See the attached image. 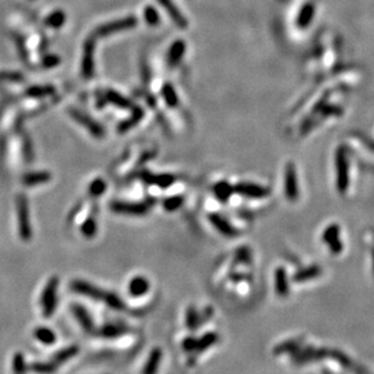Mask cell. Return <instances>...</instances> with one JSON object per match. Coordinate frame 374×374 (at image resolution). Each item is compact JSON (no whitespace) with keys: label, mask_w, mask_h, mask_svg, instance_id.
Masks as SVG:
<instances>
[{"label":"cell","mask_w":374,"mask_h":374,"mask_svg":"<svg viewBox=\"0 0 374 374\" xmlns=\"http://www.w3.org/2000/svg\"><path fill=\"white\" fill-rule=\"evenodd\" d=\"M129 331V327H127L125 324L122 323H106L103 324L101 328L97 329L96 334L101 338L105 339H114L118 337L123 336V334L128 333Z\"/></svg>","instance_id":"13"},{"label":"cell","mask_w":374,"mask_h":374,"mask_svg":"<svg viewBox=\"0 0 374 374\" xmlns=\"http://www.w3.org/2000/svg\"><path fill=\"white\" fill-rule=\"evenodd\" d=\"M321 275V267L317 266V265H312V266L306 267V269L301 270L298 274H295L294 280L295 282H302V280H312L316 279Z\"/></svg>","instance_id":"30"},{"label":"cell","mask_w":374,"mask_h":374,"mask_svg":"<svg viewBox=\"0 0 374 374\" xmlns=\"http://www.w3.org/2000/svg\"><path fill=\"white\" fill-rule=\"evenodd\" d=\"M339 233H340V228L336 224L328 226L323 232V241L334 254H339L343 250V242L339 238Z\"/></svg>","instance_id":"11"},{"label":"cell","mask_w":374,"mask_h":374,"mask_svg":"<svg viewBox=\"0 0 374 374\" xmlns=\"http://www.w3.org/2000/svg\"><path fill=\"white\" fill-rule=\"evenodd\" d=\"M0 80H6V82H22V75L16 72H1L0 73Z\"/></svg>","instance_id":"44"},{"label":"cell","mask_w":374,"mask_h":374,"mask_svg":"<svg viewBox=\"0 0 374 374\" xmlns=\"http://www.w3.org/2000/svg\"><path fill=\"white\" fill-rule=\"evenodd\" d=\"M136 19L132 16L125 17L123 19H118V21L111 22V23H105L102 26L97 27L95 31V36L97 37H105V36H111L113 33H117V32L125 31V29L132 28V27L136 26Z\"/></svg>","instance_id":"6"},{"label":"cell","mask_w":374,"mask_h":374,"mask_svg":"<svg viewBox=\"0 0 374 374\" xmlns=\"http://www.w3.org/2000/svg\"><path fill=\"white\" fill-rule=\"evenodd\" d=\"M144 17L146 19V22L151 26H156L159 22V15L156 11V9L152 6H147L144 11Z\"/></svg>","instance_id":"40"},{"label":"cell","mask_w":374,"mask_h":374,"mask_svg":"<svg viewBox=\"0 0 374 374\" xmlns=\"http://www.w3.org/2000/svg\"><path fill=\"white\" fill-rule=\"evenodd\" d=\"M17 211V227H19V238L29 241L32 238V225L29 220V206L24 194H19L16 199Z\"/></svg>","instance_id":"1"},{"label":"cell","mask_w":374,"mask_h":374,"mask_svg":"<svg viewBox=\"0 0 374 374\" xmlns=\"http://www.w3.org/2000/svg\"><path fill=\"white\" fill-rule=\"evenodd\" d=\"M60 63V58L57 56H46L43 60V66L46 68L54 67V66L58 65Z\"/></svg>","instance_id":"47"},{"label":"cell","mask_w":374,"mask_h":374,"mask_svg":"<svg viewBox=\"0 0 374 374\" xmlns=\"http://www.w3.org/2000/svg\"><path fill=\"white\" fill-rule=\"evenodd\" d=\"M53 87H33L31 89L27 90V95L31 97H43V96H48L54 94Z\"/></svg>","instance_id":"37"},{"label":"cell","mask_w":374,"mask_h":374,"mask_svg":"<svg viewBox=\"0 0 374 374\" xmlns=\"http://www.w3.org/2000/svg\"><path fill=\"white\" fill-rule=\"evenodd\" d=\"M57 367L58 366L54 361H49V362L39 361V362L32 363L29 366V370L36 374H54L57 371Z\"/></svg>","instance_id":"25"},{"label":"cell","mask_w":374,"mask_h":374,"mask_svg":"<svg viewBox=\"0 0 374 374\" xmlns=\"http://www.w3.org/2000/svg\"><path fill=\"white\" fill-rule=\"evenodd\" d=\"M162 95H163L164 101H166L170 107H175V106L179 105L178 94H176L174 88L171 87L170 84L164 85L163 90H162Z\"/></svg>","instance_id":"35"},{"label":"cell","mask_w":374,"mask_h":374,"mask_svg":"<svg viewBox=\"0 0 374 374\" xmlns=\"http://www.w3.org/2000/svg\"><path fill=\"white\" fill-rule=\"evenodd\" d=\"M145 180L150 184H153V185H157L159 187H169L171 184L175 181V178L173 175H149L147 174V178H145Z\"/></svg>","instance_id":"31"},{"label":"cell","mask_w":374,"mask_h":374,"mask_svg":"<svg viewBox=\"0 0 374 374\" xmlns=\"http://www.w3.org/2000/svg\"><path fill=\"white\" fill-rule=\"evenodd\" d=\"M106 189V183L102 180V179H96V180H94L92 183V185H90V194H93V196L97 197L100 196V194H102L103 192H105Z\"/></svg>","instance_id":"42"},{"label":"cell","mask_w":374,"mask_h":374,"mask_svg":"<svg viewBox=\"0 0 374 374\" xmlns=\"http://www.w3.org/2000/svg\"><path fill=\"white\" fill-rule=\"evenodd\" d=\"M185 324L187 329L191 332L196 331L201 327L199 323V312L197 311V309L194 306H188L186 310V316H185Z\"/></svg>","instance_id":"28"},{"label":"cell","mask_w":374,"mask_h":374,"mask_svg":"<svg viewBox=\"0 0 374 374\" xmlns=\"http://www.w3.org/2000/svg\"><path fill=\"white\" fill-rule=\"evenodd\" d=\"M233 191L237 192L238 194L243 197L254 199H262L269 196V189L265 188L264 186H260L258 184L252 183H241L233 187Z\"/></svg>","instance_id":"8"},{"label":"cell","mask_w":374,"mask_h":374,"mask_svg":"<svg viewBox=\"0 0 374 374\" xmlns=\"http://www.w3.org/2000/svg\"><path fill=\"white\" fill-rule=\"evenodd\" d=\"M373 269H374V250H373Z\"/></svg>","instance_id":"48"},{"label":"cell","mask_w":374,"mask_h":374,"mask_svg":"<svg viewBox=\"0 0 374 374\" xmlns=\"http://www.w3.org/2000/svg\"><path fill=\"white\" fill-rule=\"evenodd\" d=\"M51 180V174L46 171H34V173H28L22 178V183L26 186H36L39 184L48 183Z\"/></svg>","instance_id":"23"},{"label":"cell","mask_w":374,"mask_h":374,"mask_svg":"<svg viewBox=\"0 0 374 374\" xmlns=\"http://www.w3.org/2000/svg\"><path fill=\"white\" fill-rule=\"evenodd\" d=\"M337 187L339 192H345L349 186V161L344 147H339L336 154Z\"/></svg>","instance_id":"3"},{"label":"cell","mask_w":374,"mask_h":374,"mask_svg":"<svg viewBox=\"0 0 374 374\" xmlns=\"http://www.w3.org/2000/svg\"><path fill=\"white\" fill-rule=\"evenodd\" d=\"M128 290L129 294L134 298L144 297L150 290V280L144 276H135L134 279L130 280Z\"/></svg>","instance_id":"15"},{"label":"cell","mask_w":374,"mask_h":374,"mask_svg":"<svg viewBox=\"0 0 374 374\" xmlns=\"http://www.w3.org/2000/svg\"><path fill=\"white\" fill-rule=\"evenodd\" d=\"M300 348L299 341H285V343L280 344L279 346H276L275 349V354L280 355V354H285V353H297Z\"/></svg>","instance_id":"36"},{"label":"cell","mask_w":374,"mask_h":374,"mask_svg":"<svg viewBox=\"0 0 374 374\" xmlns=\"http://www.w3.org/2000/svg\"><path fill=\"white\" fill-rule=\"evenodd\" d=\"M315 15V6L312 4H305L298 15V26L304 28L310 24Z\"/></svg>","instance_id":"27"},{"label":"cell","mask_w":374,"mask_h":374,"mask_svg":"<svg viewBox=\"0 0 374 374\" xmlns=\"http://www.w3.org/2000/svg\"><path fill=\"white\" fill-rule=\"evenodd\" d=\"M284 192L289 201H297L299 197V187H298L297 170L294 164L288 163L284 170Z\"/></svg>","instance_id":"7"},{"label":"cell","mask_w":374,"mask_h":374,"mask_svg":"<svg viewBox=\"0 0 374 374\" xmlns=\"http://www.w3.org/2000/svg\"><path fill=\"white\" fill-rule=\"evenodd\" d=\"M70 288L75 294L83 295V297H87L93 300H101V301H103V299H105L106 297V293H107V290L101 289V288L96 287L93 283L87 282V280H72L70 284Z\"/></svg>","instance_id":"4"},{"label":"cell","mask_w":374,"mask_h":374,"mask_svg":"<svg viewBox=\"0 0 374 374\" xmlns=\"http://www.w3.org/2000/svg\"><path fill=\"white\" fill-rule=\"evenodd\" d=\"M68 112H70V114L72 115V118L75 122H78L79 124H82L83 127H85V129H87L93 136H95L96 139H102V137L105 136V129L102 128V125L98 124L97 122H95L90 115L85 114L82 111H78L75 110V108H70Z\"/></svg>","instance_id":"5"},{"label":"cell","mask_w":374,"mask_h":374,"mask_svg":"<svg viewBox=\"0 0 374 374\" xmlns=\"http://www.w3.org/2000/svg\"><path fill=\"white\" fill-rule=\"evenodd\" d=\"M26 360H24L23 354L16 353L12 357V373L14 374H26L28 372Z\"/></svg>","instance_id":"32"},{"label":"cell","mask_w":374,"mask_h":374,"mask_svg":"<svg viewBox=\"0 0 374 374\" xmlns=\"http://www.w3.org/2000/svg\"><path fill=\"white\" fill-rule=\"evenodd\" d=\"M106 98H107L108 102L113 103L114 106H118V107L123 108V110H130V108H132L131 101L128 100L127 97L122 96L120 94L113 92V90H108V92L106 93Z\"/></svg>","instance_id":"26"},{"label":"cell","mask_w":374,"mask_h":374,"mask_svg":"<svg viewBox=\"0 0 374 374\" xmlns=\"http://www.w3.org/2000/svg\"><path fill=\"white\" fill-rule=\"evenodd\" d=\"M209 220L210 223L213 224L214 227L221 233V235L226 236V237H236L238 236V231L236 228H233L232 226L230 225L226 219H224L223 216L219 215V214H210L209 215Z\"/></svg>","instance_id":"14"},{"label":"cell","mask_w":374,"mask_h":374,"mask_svg":"<svg viewBox=\"0 0 374 374\" xmlns=\"http://www.w3.org/2000/svg\"><path fill=\"white\" fill-rule=\"evenodd\" d=\"M34 338L44 345H53L56 343L55 332L49 327L41 326L34 329Z\"/></svg>","instance_id":"20"},{"label":"cell","mask_w":374,"mask_h":374,"mask_svg":"<svg viewBox=\"0 0 374 374\" xmlns=\"http://www.w3.org/2000/svg\"><path fill=\"white\" fill-rule=\"evenodd\" d=\"M186 45L183 40H178L170 46L168 53V63L169 66H176L185 54Z\"/></svg>","instance_id":"22"},{"label":"cell","mask_w":374,"mask_h":374,"mask_svg":"<svg viewBox=\"0 0 374 374\" xmlns=\"http://www.w3.org/2000/svg\"><path fill=\"white\" fill-rule=\"evenodd\" d=\"M219 341V334L216 332H208V333L203 334L201 338L197 339V348L196 353L201 354L203 351L208 350L213 345H215Z\"/></svg>","instance_id":"21"},{"label":"cell","mask_w":374,"mask_h":374,"mask_svg":"<svg viewBox=\"0 0 374 374\" xmlns=\"http://www.w3.org/2000/svg\"><path fill=\"white\" fill-rule=\"evenodd\" d=\"M57 288L58 279L54 276L48 280L43 289V293H41V311H43V316L46 317V318L53 316L56 310V306H57Z\"/></svg>","instance_id":"2"},{"label":"cell","mask_w":374,"mask_h":374,"mask_svg":"<svg viewBox=\"0 0 374 374\" xmlns=\"http://www.w3.org/2000/svg\"><path fill=\"white\" fill-rule=\"evenodd\" d=\"M103 302H105L108 307H111V309L113 310H117V311H123V310L127 309V305H125L124 300H123L119 295L114 294L113 292L106 293Z\"/></svg>","instance_id":"29"},{"label":"cell","mask_w":374,"mask_h":374,"mask_svg":"<svg viewBox=\"0 0 374 374\" xmlns=\"http://www.w3.org/2000/svg\"><path fill=\"white\" fill-rule=\"evenodd\" d=\"M66 21V15L65 12H62L61 10L53 12V14L49 15L45 19V24L49 27H53V28H60L61 26H63Z\"/></svg>","instance_id":"34"},{"label":"cell","mask_w":374,"mask_h":374,"mask_svg":"<svg viewBox=\"0 0 374 374\" xmlns=\"http://www.w3.org/2000/svg\"><path fill=\"white\" fill-rule=\"evenodd\" d=\"M323 350H316V349L309 348L306 350L302 351H297V355H295L294 360L297 363H305V362H311V361L317 360V358L324 356V353H322Z\"/></svg>","instance_id":"24"},{"label":"cell","mask_w":374,"mask_h":374,"mask_svg":"<svg viewBox=\"0 0 374 374\" xmlns=\"http://www.w3.org/2000/svg\"><path fill=\"white\" fill-rule=\"evenodd\" d=\"M78 354H79V348H78L77 345L66 346V348L61 349V350H58L57 353L54 354L53 361L57 366L63 365V363H66L67 361L72 360L73 357H75Z\"/></svg>","instance_id":"19"},{"label":"cell","mask_w":374,"mask_h":374,"mask_svg":"<svg viewBox=\"0 0 374 374\" xmlns=\"http://www.w3.org/2000/svg\"><path fill=\"white\" fill-rule=\"evenodd\" d=\"M213 315H214L213 307H210V306L206 307V309L202 311V314H199V323H201V326L202 324L206 323V322H208L209 319L213 317Z\"/></svg>","instance_id":"45"},{"label":"cell","mask_w":374,"mask_h":374,"mask_svg":"<svg viewBox=\"0 0 374 374\" xmlns=\"http://www.w3.org/2000/svg\"><path fill=\"white\" fill-rule=\"evenodd\" d=\"M158 1L161 2L162 6L168 11L169 16L173 19V21L175 22L180 28H186L187 24H188L187 23V19L181 15V12L179 11V9L174 5V2L171 1V0H158Z\"/></svg>","instance_id":"17"},{"label":"cell","mask_w":374,"mask_h":374,"mask_svg":"<svg viewBox=\"0 0 374 374\" xmlns=\"http://www.w3.org/2000/svg\"><path fill=\"white\" fill-rule=\"evenodd\" d=\"M111 209L115 213L128 214V215L141 216L149 211V206L142 203H125V202H113Z\"/></svg>","instance_id":"10"},{"label":"cell","mask_w":374,"mask_h":374,"mask_svg":"<svg viewBox=\"0 0 374 374\" xmlns=\"http://www.w3.org/2000/svg\"><path fill=\"white\" fill-rule=\"evenodd\" d=\"M233 192V187L231 185H228L227 183H219L216 184L215 187H214V193H215L216 198L220 199L221 202L227 201L228 198L231 197Z\"/></svg>","instance_id":"33"},{"label":"cell","mask_w":374,"mask_h":374,"mask_svg":"<svg viewBox=\"0 0 374 374\" xmlns=\"http://www.w3.org/2000/svg\"><path fill=\"white\" fill-rule=\"evenodd\" d=\"M163 351L161 348H153L147 357L146 363L142 368V374H157L158 373L159 366H161Z\"/></svg>","instance_id":"16"},{"label":"cell","mask_w":374,"mask_h":374,"mask_svg":"<svg viewBox=\"0 0 374 374\" xmlns=\"http://www.w3.org/2000/svg\"><path fill=\"white\" fill-rule=\"evenodd\" d=\"M96 231H97V225H96V221L93 218H89L88 220H85V223L82 226V232L84 235V237L87 238H93L95 237Z\"/></svg>","instance_id":"38"},{"label":"cell","mask_w":374,"mask_h":374,"mask_svg":"<svg viewBox=\"0 0 374 374\" xmlns=\"http://www.w3.org/2000/svg\"><path fill=\"white\" fill-rule=\"evenodd\" d=\"M94 49H95V40L92 37L84 44L82 61V73L85 78H90L94 73Z\"/></svg>","instance_id":"12"},{"label":"cell","mask_w":374,"mask_h":374,"mask_svg":"<svg viewBox=\"0 0 374 374\" xmlns=\"http://www.w3.org/2000/svg\"><path fill=\"white\" fill-rule=\"evenodd\" d=\"M183 202H184L183 197L174 196V197H170V198H167L166 201L163 202V206H164V209H166V210L173 211V210H175V209L180 208V206L183 204Z\"/></svg>","instance_id":"41"},{"label":"cell","mask_w":374,"mask_h":374,"mask_svg":"<svg viewBox=\"0 0 374 374\" xmlns=\"http://www.w3.org/2000/svg\"><path fill=\"white\" fill-rule=\"evenodd\" d=\"M275 289L279 297L285 298L289 293V284H288L287 274L283 267H279L275 272Z\"/></svg>","instance_id":"18"},{"label":"cell","mask_w":374,"mask_h":374,"mask_svg":"<svg viewBox=\"0 0 374 374\" xmlns=\"http://www.w3.org/2000/svg\"><path fill=\"white\" fill-rule=\"evenodd\" d=\"M183 350L185 353H194L196 354V348H197V338L194 337H186L183 340Z\"/></svg>","instance_id":"43"},{"label":"cell","mask_w":374,"mask_h":374,"mask_svg":"<svg viewBox=\"0 0 374 374\" xmlns=\"http://www.w3.org/2000/svg\"><path fill=\"white\" fill-rule=\"evenodd\" d=\"M71 311H72L73 316L78 321L83 329L87 333H93L95 331V324H94V319L92 315L89 314L87 309L80 304H72L71 305Z\"/></svg>","instance_id":"9"},{"label":"cell","mask_w":374,"mask_h":374,"mask_svg":"<svg viewBox=\"0 0 374 374\" xmlns=\"http://www.w3.org/2000/svg\"><path fill=\"white\" fill-rule=\"evenodd\" d=\"M237 260L242 262H250V252L248 248H241L237 252Z\"/></svg>","instance_id":"46"},{"label":"cell","mask_w":374,"mask_h":374,"mask_svg":"<svg viewBox=\"0 0 374 374\" xmlns=\"http://www.w3.org/2000/svg\"><path fill=\"white\" fill-rule=\"evenodd\" d=\"M142 114H144V112H142L141 110H139V108H136V110L134 111V113H132L131 118H130V119H128L127 122H124V123H122V124H120V127H119L120 131H124V130H128L129 128L134 127V125L136 124V123L139 122L140 119H141Z\"/></svg>","instance_id":"39"}]
</instances>
